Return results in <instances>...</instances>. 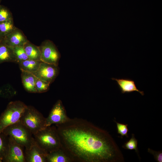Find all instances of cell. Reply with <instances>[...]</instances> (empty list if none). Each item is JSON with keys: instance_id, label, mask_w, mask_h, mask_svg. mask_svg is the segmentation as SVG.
<instances>
[{"instance_id": "cell-1", "label": "cell", "mask_w": 162, "mask_h": 162, "mask_svg": "<svg viewBox=\"0 0 162 162\" xmlns=\"http://www.w3.org/2000/svg\"><path fill=\"white\" fill-rule=\"evenodd\" d=\"M56 126L62 147L73 162H124L122 153L109 133L87 120L70 118Z\"/></svg>"}, {"instance_id": "cell-2", "label": "cell", "mask_w": 162, "mask_h": 162, "mask_svg": "<svg viewBox=\"0 0 162 162\" xmlns=\"http://www.w3.org/2000/svg\"><path fill=\"white\" fill-rule=\"evenodd\" d=\"M33 135L35 142L48 153L62 147L56 126L47 127Z\"/></svg>"}, {"instance_id": "cell-3", "label": "cell", "mask_w": 162, "mask_h": 162, "mask_svg": "<svg viewBox=\"0 0 162 162\" xmlns=\"http://www.w3.org/2000/svg\"><path fill=\"white\" fill-rule=\"evenodd\" d=\"M2 132L25 148H29L34 141L31 131L20 121L7 126Z\"/></svg>"}, {"instance_id": "cell-4", "label": "cell", "mask_w": 162, "mask_h": 162, "mask_svg": "<svg viewBox=\"0 0 162 162\" xmlns=\"http://www.w3.org/2000/svg\"><path fill=\"white\" fill-rule=\"evenodd\" d=\"M27 106L20 100L9 103L0 116V132L7 126L20 121Z\"/></svg>"}, {"instance_id": "cell-5", "label": "cell", "mask_w": 162, "mask_h": 162, "mask_svg": "<svg viewBox=\"0 0 162 162\" xmlns=\"http://www.w3.org/2000/svg\"><path fill=\"white\" fill-rule=\"evenodd\" d=\"M20 121L31 131L33 135L46 127V118L31 106H27Z\"/></svg>"}, {"instance_id": "cell-6", "label": "cell", "mask_w": 162, "mask_h": 162, "mask_svg": "<svg viewBox=\"0 0 162 162\" xmlns=\"http://www.w3.org/2000/svg\"><path fill=\"white\" fill-rule=\"evenodd\" d=\"M39 46L40 52L41 60L42 62L58 65L60 54L52 42L46 40Z\"/></svg>"}, {"instance_id": "cell-7", "label": "cell", "mask_w": 162, "mask_h": 162, "mask_svg": "<svg viewBox=\"0 0 162 162\" xmlns=\"http://www.w3.org/2000/svg\"><path fill=\"white\" fill-rule=\"evenodd\" d=\"M70 119L67 116L62 101L59 100L53 105L48 117L46 118V125L47 127L54 124L56 125L63 124Z\"/></svg>"}, {"instance_id": "cell-8", "label": "cell", "mask_w": 162, "mask_h": 162, "mask_svg": "<svg viewBox=\"0 0 162 162\" xmlns=\"http://www.w3.org/2000/svg\"><path fill=\"white\" fill-rule=\"evenodd\" d=\"M59 71L58 65L42 62L38 70L32 73L37 78L52 82L58 76Z\"/></svg>"}, {"instance_id": "cell-9", "label": "cell", "mask_w": 162, "mask_h": 162, "mask_svg": "<svg viewBox=\"0 0 162 162\" xmlns=\"http://www.w3.org/2000/svg\"><path fill=\"white\" fill-rule=\"evenodd\" d=\"M9 145L8 151L3 162H25L24 147L16 143L9 136Z\"/></svg>"}, {"instance_id": "cell-10", "label": "cell", "mask_w": 162, "mask_h": 162, "mask_svg": "<svg viewBox=\"0 0 162 162\" xmlns=\"http://www.w3.org/2000/svg\"><path fill=\"white\" fill-rule=\"evenodd\" d=\"M25 162H46L48 153L34 141L28 148L24 151Z\"/></svg>"}, {"instance_id": "cell-11", "label": "cell", "mask_w": 162, "mask_h": 162, "mask_svg": "<svg viewBox=\"0 0 162 162\" xmlns=\"http://www.w3.org/2000/svg\"><path fill=\"white\" fill-rule=\"evenodd\" d=\"M28 40L23 32L16 27L12 32L4 36L3 40L5 44L11 48L23 46Z\"/></svg>"}, {"instance_id": "cell-12", "label": "cell", "mask_w": 162, "mask_h": 162, "mask_svg": "<svg viewBox=\"0 0 162 162\" xmlns=\"http://www.w3.org/2000/svg\"><path fill=\"white\" fill-rule=\"evenodd\" d=\"M116 82L118 87L122 94L130 93L134 92H139L142 95H144V92L138 89L135 81L132 79L127 78H112Z\"/></svg>"}, {"instance_id": "cell-13", "label": "cell", "mask_w": 162, "mask_h": 162, "mask_svg": "<svg viewBox=\"0 0 162 162\" xmlns=\"http://www.w3.org/2000/svg\"><path fill=\"white\" fill-rule=\"evenodd\" d=\"M46 162H72L73 160L62 147L48 153Z\"/></svg>"}, {"instance_id": "cell-14", "label": "cell", "mask_w": 162, "mask_h": 162, "mask_svg": "<svg viewBox=\"0 0 162 162\" xmlns=\"http://www.w3.org/2000/svg\"><path fill=\"white\" fill-rule=\"evenodd\" d=\"M21 78L25 89L29 93H37L35 88L37 78L31 73L21 71Z\"/></svg>"}, {"instance_id": "cell-15", "label": "cell", "mask_w": 162, "mask_h": 162, "mask_svg": "<svg viewBox=\"0 0 162 162\" xmlns=\"http://www.w3.org/2000/svg\"><path fill=\"white\" fill-rule=\"evenodd\" d=\"M5 62L16 63L12 48L7 46L3 40L0 42V64Z\"/></svg>"}, {"instance_id": "cell-16", "label": "cell", "mask_w": 162, "mask_h": 162, "mask_svg": "<svg viewBox=\"0 0 162 162\" xmlns=\"http://www.w3.org/2000/svg\"><path fill=\"white\" fill-rule=\"evenodd\" d=\"M23 47L28 59L41 61L39 46H36L28 40L24 45Z\"/></svg>"}, {"instance_id": "cell-17", "label": "cell", "mask_w": 162, "mask_h": 162, "mask_svg": "<svg viewBox=\"0 0 162 162\" xmlns=\"http://www.w3.org/2000/svg\"><path fill=\"white\" fill-rule=\"evenodd\" d=\"M42 62L40 60L28 59L18 64L21 71L33 73L38 70Z\"/></svg>"}, {"instance_id": "cell-18", "label": "cell", "mask_w": 162, "mask_h": 162, "mask_svg": "<svg viewBox=\"0 0 162 162\" xmlns=\"http://www.w3.org/2000/svg\"><path fill=\"white\" fill-rule=\"evenodd\" d=\"M9 145V136L0 132V158L3 160L7 153Z\"/></svg>"}, {"instance_id": "cell-19", "label": "cell", "mask_w": 162, "mask_h": 162, "mask_svg": "<svg viewBox=\"0 0 162 162\" xmlns=\"http://www.w3.org/2000/svg\"><path fill=\"white\" fill-rule=\"evenodd\" d=\"M16 28L13 20L1 22L0 23V33L4 37L12 32Z\"/></svg>"}, {"instance_id": "cell-20", "label": "cell", "mask_w": 162, "mask_h": 162, "mask_svg": "<svg viewBox=\"0 0 162 162\" xmlns=\"http://www.w3.org/2000/svg\"><path fill=\"white\" fill-rule=\"evenodd\" d=\"M12 48L17 63L28 59L23 46H17Z\"/></svg>"}, {"instance_id": "cell-21", "label": "cell", "mask_w": 162, "mask_h": 162, "mask_svg": "<svg viewBox=\"0 0 162 162\" xmlns=\"http://www.w3.org/2000/svg\"><path fill=\"white\" fill-rule=\"evenodd\" d=\"M137 144V140L135 138L134 134H132L131 138L125 142L122 147L128 150H135L138 157L140 158Z\"/></svg>"}, {"instance_id": "cell-22", "label": "cell", "mask_w": 162, "mask_h": 162, "mask_svg": "<svg viewBox=\"0 0 162 162\" xmlns=\"http://www.w3.org/2000/svg\"><path fill=\"white\" fill-rule=\"evenodd\" d=\"M50 83L49 82L37 78L36 79L35 88L37 93H42L48 91Z\"/></svg>"}, {"instance_id": "cell-23", "label": "cell", "mask_w": 162, "mask_h": 162, "mask_svg": "<svg viewBox=\"0 0 162 162\" xmlns=\"http://www.w3.org/2000/svg\"><path fill=\"white\" fill-rule=\"evenodd\" d=\"M13 20L12 14L6 7L0 4V23Z\"/></svg>"}, {"instance_id": "cell-24", "label": "cell", "mask_w": 162, "mask_h": 162, "mask_svg": "<svg viewBox=\"0 0 162 162\" xmlns=\"http://www.w3.org/2000/svg\"><path fill=\"white\" fill-rule=\"evenodd\" d=\"M116 123L117 133L120 134L122 138L124 136L128 137V133L129 131L128 128V124L119 123L114 121Z\"/></svg>"}, {"instance_id": "cell-25", "label": "cell", "mask_w": 162, "mask_h": 162, "mask_svg": "<svg viewBox=\"0 0 162 162\" xmlns=\"http://www.w3.org/2000/svg\"><path fill=\"white\" fill-rule=\"evenodd\" d=\"M148 151L153 155L154 158L157 161L162 162V151H156L149 148H148Z\"/></svg>"}, {"instance_id": "cell-26", "label": "cell", "mask_w": 162, "mask_h": 162, "mask_svg": "<svg viewBox=\"0 0 162 162\" xmlns=\"http://www.w3.org/2000/svg\"><path fill=\"white\" fill-rule=\"evenodd\" d=\"M4 37L0 33V42L2 41L4 39Z\"/></svg>"}, {"instance_id": "cell-27", "label": "cell", "mask_w": 162, "mask_h": 162, "mask_svg": "<svg viewBox=\"0 0 162 162\" xmlns=\"http://www.w3.org/2000/svg\"><path fill=\"white\" fill-rule=\"evenodd\" d=\"M3 162V159L0 158V162Z\"/></svg>"}, {"instance_id": "cell-28", "label": "cell", "mask_w": 162, "mask_h": 162, "mask_svg": "<svg viewBox=\"0 0 162 162\" xmlns=\"http://www.w3.org/2000/svg\"><path fill=\"white\" fill-rule=\"evenodd\" d=\"M1 1H2V0H0V3L1 2Z\"/></svg>"}]
</instances>
